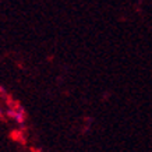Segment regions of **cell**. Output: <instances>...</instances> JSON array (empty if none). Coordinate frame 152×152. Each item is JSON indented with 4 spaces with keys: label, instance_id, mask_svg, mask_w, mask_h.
<instances>
[{
    "label": "cell",
    "instance_id": "1",
    "mask_svg": "<svg viewBox=\"0 0 152 152\" xmlns=\"http://www.w3.org/2000/svg\"><path fill=\"white\" fill-rule=\"evenodd\" d=\"M9 116L13 120H15L17 123H24V120H25V112H24V109L21 106H15L13 109H10Z\"/></svg>",
    "mask_w": 152,
    "mask_h": 152
}]
</instances>
